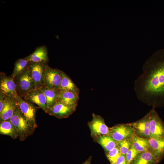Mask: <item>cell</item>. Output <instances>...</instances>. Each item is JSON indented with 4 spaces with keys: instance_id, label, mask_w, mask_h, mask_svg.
Returning <instances> with one entry per match:
<instances>
[{
    "instance_id": "6da1fadb",
    "label": "cell",
    "mask_w": 164,
    "mask_h": 164,
    "mask_svg": "<svg viewBox=\"0 0 164 164\" xmlns=\"http://www.w3.org/2000/svg\"><path fill=\"white\" fill-rule=\"evenodd\" d=\"M134 89L141 101L154 108L164 106V50L156 52L145 63Z\"/></svg>"
},
{
    "instance_id": "7a4b0ae2",
    "label": "cell",
    "mask_w": 164,
    "mask_h": 164,
    "mask_svg": "<svg viewBox=\"0 0 164 164\" xmlns=\"http://www.w3.org/2000/svg\"><path fill=\"white\" fill-rule=\"evenodd\" d=\"M16 128L20 140L23 141L34 133L36 128L32 125L17 105L12 117L9 120Z\"/></svg>"
},
{
    "instance_id": "3957f363",
    "label": "cell",
    "mask_w": 164,
    "mask_h": 164,
    "mask_svg": "<svg viewBox=\"0 0 164 164\" xmlns=\"http://www.w3.org/2000/svg\"><path fill=\"white\" fill-rule=\"evenodd\" d=\"M17 95L23 98L30 91L36 88L30 74L29 67L14 78Z\"/></svg>"
},
{
    "instance_id": "277c9868",
    "label": "cell",
    "mask_w": 164,
    "mask_h": 164,
    "mask_svg": "<svg viewBox=\"0 0 164 164\" xmlns=\"http://www.w3.org/2000/svg\"><path fill=\"white\" fill-rule=\"evenodd\" d=\"M16 98L18 105L22 114L32 125L36 128H37L36 114L37 110L40 108L18 95Z\"/></svg>"
},
{
    "instance_id": "5b68a950",
    "label": "cell",
    "mask_w": 164,
    "mask_h": 164,
    "mask_svg": "<svg viewBox=\"0 0 164 164\" xmlns=\"http://www.w3.org/2000/svg\"><path fill=\"white\" fill-rule=\"evenodd\" d=\"M92 119L87 123L93 138L97 137L108 135L109 128L106 125L104 119L100 115L92 114Z\"/></svg>"
},
{
    "instance_id": "8992f818",
    "label": "cell",
    "mask_w": 164,
    "mask_h": 164,
    "mask_svg": "<svg viewBox=\"0 0 164 164\" xmlns=\"http://www.w3.org/2000/svg\"><path fill=\"white\" fill-rule=\"evenodd\" d=\"M135 135L129 124H118L109 128L108 135L117 142L132 138Z\"/></svg>"
},
{
    "instance_id": "52a82bcc",
    "label": "cell",
    "mask_w": 164,
    "mask_h": 164,
    "mask_svg": "<svg viewBox=\"0 0 164 164\" xmlns=\"http://www.w3.org/2000/svg\"><path fill=\"white\" fill-rule=\"evenodd\" d=\"M150 138H164V123L154 109L149 112Z\"/></svg>"
},
{
    "instance_id": "ba28073f",
    "label": "cell",
    "mask_w": 164,
    "mask_h": 164,
    "mask_svg": "<svg viewBox=\"0 0 164 164\" xmlns=\"http://www.w3.org/2000/svg\"><path fill=\"white\" fill-rule=\"evenodd\" d=\"M61 70L46 65L44 70V86L50 89L58 90L61 81Z\"/></svg>"
},
{
    "instance_id": "9c48e42d",
    "label": "cell",
    "mask_w": 164,
    "mask_h": 164,
    "mask_svg": "<svg viewBox=\"0 0 164 164\" xmlns=\"http://www.w3.org/2000/svg\"><path fill=\"white\" fill-rule=\"evenodd\" d=\"M46 65L43 63H29L28 67L30 75L36 88H40L44 86V70Z\"/></svg>"
},
{
    "instance_id": "30bf717a",
    "label": "cell",
    "mask_w": 164,
    "mask_h": 164,
    "mask_svg": "<svg viewBox=\"0 0 164 164\" xmlns=\"http://www.w3.org/2000/svg\"><path fill=\"white\" fill-rule=\"evenodd\" d=\"M128 124L133 129L135 135L145 138H150L149 112L140 120Z\"/></svg>"
},
{
    "instance_id": "8fae6325",
    "label": "cell",
    "mask_w": 164,
    "mask_h": 164,
    "mask_svg": "<svg viewBox=\"0 0 164 164\" xmlns=\"http://www.w3.org/2000/svg\"><path fill=\"white\" fill-rule=\"evenodd\" d=\"M23 99L36 104L47 113L48 108L46 98L40 88H36L30 91Z\"/></svg>"
},
{
    "instance_id": "7c38bea8",
    "label": "cell",
    "mask_w": 164,
    "mask_h": 164,
    "mask_svg": "<svg viewBox=\"0 0 164 164\" xmlns=\"http://www.w3.org/2000/svg\"><path fill=\"white\" fill-rule=\"evenodd\" d=\"M0 91L6 96L16 98L17 95L16 86L10 76H7L4 73L0 74Z\"/></svg>"
},
{
    "instance_id": "4fadbf2b",
    "label": "cell",
    "mask_w": 164,
    "mask_h": 164,
    "mask_svg": "<svg viewBox=\"0 0 164 164\" xmlns=\"http://www.w3.org/2000/svg\"><path fill=\"white\" fill-rule=\"evenodd\" d=\"M75 110L57 102L52 107L48 108L47 113L59 119L68 117L72 114Z\"/></svg>"
},
{
    "instance_id": "5bb4252c",
    "label": "cell",
    "mask_w": 164,
    "mask_h": 164,
    "mask_svg": "<svg viewBox=\"0 0 164 164\" xmlns=\"http://www.w3.org/2000/svg\"><path fill=\"white\" fill-rule=\"evenodd\" d=\"M16 98L6 96L4 106L0 113V122L9 120L13 116L17 105Z\"/></svg>"
},
{
    "instance_id": "9a60e30c",
    "label": "cell",
    "mask_w": 164,
    "mask_h": 164,
    "mask_svg": "<svg viewBox=\"0 0 164 164\" xmlns=\"http://www.w3.org/2000/svg\"><path fill=\"white\" fill-rule=\"evenodd\" d=\"M79 94L66 91H58L57 102L76 110L79 99Z\"/></svg>"
},
{
    "instance_id": "2e32d148",
    "label": "cell",
    "mask_w": 164,
    "mask_h": 164,
    "mask_svg": "<svg viewBox=\"0 0 164 164\" xmlns=\"http://www.w3.org/2000/svg\"><path fill=\"white\" fill-rule=\"evenodd\" d=\"M149 151L159 161L164 155V138H150Z\"/></svg>"
},
{
    "instance_id": "e0dca14e",
    "label": "cell",
    "mask_w": 164,
    "mask_h": 164,
    "mask_svg": "<svg viewBox=\"0 0 164 164\" xmlns=\"http://www.w3.org/2000/svg\"><path fill=\"white\" fill-rule=\"evenodd\" d=\"M26 58L29 62L46 63L48 60L47 48L45 46L39 47Z\"/></svg>"
},
{
    "instance_id": "ac0fdd59",
    "label": "cell",
    "mask_w": 164,
    "mask_h": 164,
    "mask_svg": "<svg viewBox=\"0 0 164 164\" xmlns=\"http://www.w3.org/2000/svg\"><path fill=\"white\" fill-rule=\"evenodd\" d=\"M61 81L58 91H70L78 94L80 90L71 78L65 72L61 70Z\"/></svg>"
},
{
    "instance_id": "d6986e66",
    "label": "cell",
    "mask_w": 164,
    "mask_h": 164,
    "mask_svg": "<svg viewBox=\"0 0 164 164\" xmlns=\"http://www.w3.org/2000/svg\"><path fill=\"white\" fill-rule=\"evenodd\" d=\"M159 161L148 151L138 153L130 164H156Z\"/></svg>"
},
{
    "instance_id": "ffe728a7",
    "label": "cell",
    "mask_w": 164,
    "mask_h": 164,
    "mask_svg": "<svg viewBox=\"0 0 164 164\" xmlns=\"http://www.w3.org/2000/svg\"><path fill=\"white\" fill-rule=\"evenodd\" d=\"M93 139L94 141L102 146L105 153L111 150L118 146L117 142L109 135L100 136Z\"/></svg>"
},
{
    "instance_id": "44dd1931",
    "label": "cell",
    "mask_w": 164,
    "mask_h": 164,
    "mask_svg": "<svg viewBox=\"0 0 164 164\" xmlns=\"http://www.w3.org/2000/svg\"><path fill=\"white\" fill-rule=\"evenodd\" d=\"M0 134L9 136L13 139L18 137L16 128L9 120L0 122Z\"/></svg>"
},
{
    "instance_id": "7402d4cb",
    "label": "cell",
    "mask_w": 164,
    "mask_h": 164,
    "mask_svg": "<svg viewBox=\"0 0 164 164\" xmlns=\"http://www.w3.org/2000/svg\"><path fill=\"white\" fill-rule=\"evenodd\" d=\"M40 88L46 96L48 108L53 107L57 102L58 90L50 89L44 86Z\"/></svg>"
},
{
    "instance_id": "603a6c76",
    "label": "cell",
    "mask_w": 164,
    "mask_h": 164,
    "mask_svg": "<svg viewBox=\"0 0 164 164\" xmlns=\"http://www.w3.org/2000/svg\"><path fill=\"white\" fill-rule=\"evenodd\" d=\"M132 146L139 152L149 151V139L145 138L135 135L132 138Z\"/></svg>"
},
{
    "instance_id": "cb8c5ba5",
    "label": "cell",
    "mask_w": 164,
    "mask_h": 164,
    "mask_svg": "<svg viewBox=\"0 0 164 164\" xmlns=\"http://www.w3.org/2000/svg\"><path fill=\"white\" fill-rule=\"evenodd\" d=\"M29 62L26 58L20 59L15 62L13 72L10 76L13 78L25 70L28 67Z\"/></svg>"
},
{
    "instance_id": "d4e9b609",
    "label": "cell",
    "mask_w": 164,
    "mask_h": 164,
    "mask_svg": "<svg viewBox=\"0 0 164 164\" xmlns=\"http://www.w3.org/2000/svg\"><path fill=\"white\" fill-rule=\"evenodd\" d=\"M117 142L121 154L126 155L132 146V138Z\"/></svg>"
},
{
    "instance_id": "484cf974",
    "label": "cell",
    "mask_w": 164,
    "mask_h": 164,
    "mask_svg": "<svg viewBox=\"0 0 164 164\" xmlns=\"http://www.w3.org/2000/svg\"><path fill=\"white\" fill-rule=\"evenodd\" d=\"M121 153L117 146L111 150L106 153V155L111 164H115L116 162Z\"/></svg>"
},
{
    "instance_id": "4316f807",
    "label": "cell",
    "mask_w": 164,
    "mask_h": 164,
    "mask_svg": "<svg viewBox=\"0 0 164 164\" xmlns=\"http://www.w3.org/2000/svg\"><path fill=\"white\" fill-rule=\"evenodd\" d=\"M139 153L132 146L125 155L126 164H130Z\"/></svg>"
},
{
    "instance_id": "83f0119b",
    "label": "cell",
    "mask_w": 164,
    "mask_h": 164,
    "mask_svg": "<svg viewBox=\"0 0 164 164\" xmlns=\"http://www.w3.org/2000/svg\"><path fill=\"white\" fill-rule=\"evenodd\" d=\"M6 95L0 91V113L2 111L5 103Z\"/></svg>"
},
{
    "instance_id": "f1b7e54d",
    "label": "cell",
    "mask_w": 164,
    "mask_h": 164,
    "mask_svg": "<svg viewBox=\"0 0 164 164\" xmlns=\"http://www.w3.org/2000/svg\"><path fill=\"white\" fill-rule=\"evenodd\" d=\"M115 164H126L125 155L121 154L117 160Z\"/></svg>"
},
{
    "instance_id": "f546056e",
    "label": "cell",
    "mask_w": 164,
    "mask_h": 164,
    "mask_svg": "<svg viewBox=\"0 0 164 164\" xmlns=\"http://www.w3.org/2000/svg\"><path fill=\"white\" fill-rule=\"evenodd\" d=\"M92 156H90L87 160H86L82 164H91V161Z\"/></svg>"
}]
</instances>
